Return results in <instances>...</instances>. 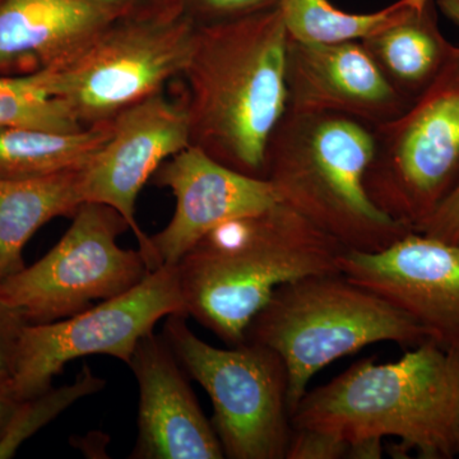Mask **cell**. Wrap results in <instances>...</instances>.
<instances>
[{
	"label": "cell",
	"instance_id": "6da1fadb",
	"mask_svg": "<svg viewBox=\"0 0 459 459\" xmlns=\"http://www.w3.org/2000/svg\"><path fill=\"white\" fill-rule=\"evenodd\" d=\"M289 42L279 7L195 25L186 80L190 144L264 179L268 142L287 111Z\"/></svg>",
	"mask_w": 459,
	"mask_h": 459
},
{
	"label": "cell",
	"instance_id": "7a4b0ae2",
	"mask_svg": "<svg viewBox=\"0 0 459 459\" xmlns=\"http://www.w3.org/2000/svg\"><path fill=\"white\" fill-rule=\"evenodd\" d=\"M346 250L282 202L223 223L175 264L186 316L238 346L280 286L338 273Z\"/></svg>",
	"mask_w": 459,
	"mask_h": 459
},
{
	"label": "cell",
	"instance_id": "3957f363",
	"mask_svg": "<svg viewBox=\"0 0 459 459\" xmlns=\"http://www.w3.org/2000/svg\"><path fill=\"white\" fill-rule=\"evenodd\" d=\"M292 427L318 429L343 439L397 437L395 458L457 455L459 347L428 342L400 360L364 359L327 385L307 391L292 415Z\"/></svg>",
	"mask_w": 459,
	"mask_h": 459
},
{
	"label": "cell",
	"instance_id": "277c9868",
	"mask_svg": "<svg viewBox=\"0 0 459 459\" xmlns=\"http://www.w3.org/2000/svg\"><path fill=\"white\" fill-rule=\"evenodd\" d=\"M374 147V128L360 120L287 110L268 142L263 177L280 202L347 250L380 252L413 230L383 213L368 195Z\"/></svg>",
	"mask_w": 459,
	"mask_h": 459
},
{
	"label": "cell",
	"instance_id": "5b68a950",
	"mask_svg": "<svg viewBox=\"0 0 459 459\" xmlns=\"http://www.w3.org/2000/svg\"><path fill=\"white\" fill-rule=\"evenodd\" d=\"M430 341L415 320L338 273L285 283L247 329L246 342L273 350L285 364L291 416L310 380L332 362L379 342L403 347Z\"/></svg>",
	"mask_w": 459,
	"mask_h": 459
},
{
	"label": "cell",
	"instance_id": "8992f818",
	"mask_svg": "<svg viewBox=\"0 0 459 459\" xmlns=\"http://www.w3.org/2000/svg\"><path fill=\"white\" fill-rule=\"evenodd\" d=\"M186 318L166 316L162 336L211 398V422L225 458L286 459L292 416L282 359L258 343L212 346L189 328Z\"/></svg>",
	"mask_w": 459,
	"mask_h": 459
},
{
	"label": "cell",
	"instance_id": "52a82bcc",
	"mask_svg": "<svg viewBox=\"0 0 459 459\" xmlns=\"http://www.w3.org/2000/svg\"><path fill=\"white\" fill-rule=\"evenodd\" d=\"M195 32L186 14L117 18L65 65L33 74L83 126L108 122L183 75Z\"/></svg>",
	"mask_w": 459,
	"mask_h": 459
},
{
	"label": "cell",
	"instance_id": "ba28073f",
	"mask_svg": "<svg viewBox=\"0 0 459 459\" xmlns=\"http://www.w3.org/2000/svg\"><path fill=\"white\" fill-rule=\"evenodd\" d=\"M374 133L365 188L383 213L416 231L459 184V48L439 78Z\"/></svg>",
	"mask_w": 459,
	"mask_h": 459
},
{
	"label": "cell",
	"instance_id": "9c48e42d",
	"mask_svg": "<svg viewBox=\"0 0 459 459\" xmlns=\"http://www.w3.org/2000/svg\"><path fill=\"white\" fill-rule=\"evenodd\" d=\"M126 230L131 229L117 210L84 202L49 253L0 283V301L18 310L27 325H42L129 291L151 270L140 249L117 246Z\"/></svg>",
	"mask_w": 459,
	"mask_h": 459
},
{
	"label": "cell",
	"instance_id": "30bf717a",
	"mask_svg": "<svg viewBox=\"0 0 459 459\" xmlns=\"http://www.w3.org/2000/svg\"><path fill=\"white\" fill-rule=\"evenodd\" d=\"M169 316H186L177 265H161L129 291L69 318L26 325L11 388L17 401L53 386L68 362L108 355L128 365L138 342Z\"/></svg>",
	"mask_w": 459,
	"mask_h": 459
},
{
	"label": "cell",
	"instance_id": "8fae6325",
	"mask_svg": "<svg viewBox=\"0 0 459 459\" xmlns=\"http://www.w3.org/2000/svg\"><path fill=\"white\" fill-rule=\"evenodd\" d=\"M111 122L110 138L81 170V193L83 202L108 205L122 214L148 264L150 238L135 220V202L160 166L190 146L186 92L172 100L159 91L124 108Z\"/></svg>",
	"mask_w": 459,
	"mask_h": 459
},
{
	"label": "cell",
	"instance_id": "7c38bea8",
	"mask_svg": "<svg viewBox=\"0 0 459 459\" xmlns=\"http://www.w3.org/2000/svg\"><path fill=\"white\" fill-rule=\"evenodd\" d=\"M341 272L406 314L439 346L459 347V247L411 231L380 252L346 250Z\"/></svg>",
	"mask_w": 459,
	"mask_h": 459
},
{
	"label": "cell",
	"instance_id": "4fadbf2b",
	"mask_svg": "<svg viewBox=\"0 0 459 459\" xmlns=\"http://www.w3.org/2000/svg\"><path fill=\"white\" fill-rule=\"evenodd\" d=\"M152 179L159 188L171 190L177 207L166 228L148 237L151 272L178 264L223 223L261 213L280 202L267 179L234 170L192 144L160 166Z\"/></svg>",
	"mask_w": 459,
	"mask_h": 459
},
{
	"label": "cell",
	"instance_id": "5bb4252c",
	"mask_svg": "<svg viewBox=\"0 0 459 459\" xmlns=\"http://www.w3.org/2000/svg\"><path fill=\"white\" fill-rule=\"evenodd\" d=\"M287 110L343 115L377 128L412 105L389 83L361 41L303 42L286 51Z\"/></svg>",
	"mask_w": 459,
	"mask_h": 459
},
{
	"label": "cell",
	"instance_id": "9a60e30c",
	"mask_svg": "<svg viewBox=\"0 0 459 459\" xmlns=\"http://www.w3.org/2000/svg\"><path fill=\"white\" fill-rule=\"evenodd\" d=\"M138 389V437L134 459L225 458L211 420L164 336L148 333L133 352Z\"/></svg>",
	"mask_w": 459,
	"mask_h": 459
},
{
	"label": "cell",
	"instance_id": "2e32d148",
	"mask_svg": "<svg viewBox=\"0 0 459 459\" xmlns=\"http://www.w3.org/2000/svg\"><path fill=\"white\" fill-rule=\"evenodd\" d=\"M115 20L92 0H0V77L65 65Z\"/></svg>",
	"mask_w": 459,
	"mask_h": 459
},
{
	"label": "cell",
	"instance_id": "e0dca14e",
	"mask_svg": "<svg viewBox=\"0 0 459 459\" xmlns=\"http://www.w3.org/2000/svg\"><path fill=\"white\" fill-rule=\"evenodd\" d=\"M361 42L389 83L412 104L458 51L440 31L435 0H427L400 22Z\"/></svg>",
	"mask_w": 459,
	"mask_h": 459
},
{
	"label": "cell",
	"instance_id": "ac0fdd59",
	"mask_svg": "<svg viewBox=\"0 0 459 459\" xmlns=\"http://www.w3.org/2000/svg\"><path fill=\"white\" fill-rule=\"evenodd\" d=\"M81 170L0 179V283L26 267L23 247L45 223L74 217L84 204Z\"/></svg>",
	"mask_w": 459,
	"mask_h": 459
},
{
	"label": "cell",
	"instance_id": "d6986e66",
	"mask_svg": "<svg viewBox=\"0 0 459 459\" xmlns=\"http://www.w3.org/2000/svg\"><path fill=\"white\" fill-rule=\"evenodd\" d=\"M111 120L74 133L0 128V179H29L83 169L110 138Z\"/></svg>",
	"mask_w": 459,
	"mask_h": 459
},
{
	"label": "cell",
	"instance_id": "ffe728a7",
	"mask_svg": "<svg viewBox=\"0 0 459 459\" xmlns=\"http://www.w3.org/2000/svg\"><path fill=\"white\" fill-rule=\"evenodd\" d=\"M427 0H397L373 13H350L329 0H277L287 33L303 42L362 41L400 22Z\"/></svg>",
	"mask_w": 459,
	"mask_h": 459
},
{
	"label": "cell",
	"instance_id": "44dd1931",
	"mask_svg": "<svg viewBox=\"0 0 459 459\" xmlns=\"http://www.w3.org/2000/svg\"><path fill=\"white\" fill-rule=\"evenodd\" d=\"M105 385V379L95 376L89 365H83L82 370L78 373L72 385L59 388L50 386L40 394L18 401L13 413L0 435V459L14 457L27 439L47 427L75 402L99 394Z\"/></svg>",
	"mask_w": 459,
	"mask_h": 459
},
{
	"label": "cell",
	"instance_id": "7402d4cb",
	"mask_svg": "<svg viewBox=\"0 0 459 459\" xmlns=\"http://www.w3.org/2000/svg\"><path fill=\"white\" fill-rule=\"evenodd\" d=\"M0 128L74 133L86 126L62 100L42 89L31 74L0 77Z\"/></svg>",
	"mask_w": 459,
	"mask_h": 459
},
{
	"label": "cell",
	"instance_id": "603a6c76",
	"mask_svg": "<svg viewBox=\"0 0 459 459\" xmlns=\"http://www.w3.org/2000/svg\"><path fill=\"white\" fill-rule=\"evenodd\" d=\"M349 440L318 429L292 427L286 459H346Z\"/></svg>",
	"mask_w": 459,
	"mask_h": 459
},
{
	"label": "cell",
	"instance_id": "cb8c5ba5",
	"mask_svg": "<svg viewBox=\"0 0 459 459\" xmlns=\"http://www.w3.org/2000/svg\"><path fill=\"white\" fill-rule=\"evenodd\" d=\"M276 5L277 0H184V13L195 25H207Z\"/></svg>",
	"mask_w": 459,
	"mask_h": 459
},
{
	"label": "cell",
	"instance_id": "d4e9b609",
	"mask_svg": "<svg viewBox=\"0 0 459 459\" xmlns=\"http://www.w3.org/2000/svg\"><path fill=\"white\" fill-rule=\"evenodd\" d=\"M26 325L25 318L18 310L0 301V385L11 383Z\"/></svg>",
	"mask_w": 459,
	"mask_h": 459
},
{
	"label": "cell",
	"instance_id": "484cf974",
	"mask_svg": "<svg viewBox=\"0 0 459 459\" xmlns=\"http://www.w3.org/2000/svg\"><path fill=\"white\" fill-rule=\"evenodd\" d=\"M416 232L459 247V184Z\"/></svg>",
	"mask_w": 459,
	"mask_h": 459
},
{
	"label": "cell",
	"instance_id": "4316f807",
	"mask_svg": "<svg viewBox=\"0 0 459 459\" xmlns=\"http://www.w3.org/2000/svg\"><path fill=\"white\" fill-rule=\"evenodd\" d=\"M117 18H170L183 16L184 0H92Z\"/></svg>",
	"mask_w": 459,
	"mask_h": 459
},
{
	"label": "cell",
	"instance_id": "83f0119b",
	"mask_svg": "<svg viewBox=\"0 0 459 459\" xmlns=\"http://www.w3.org/2000/svg\"><path fill=\"white\" fill-rule=\"evenodd\" d=\"M17 403V398L14 397L13 392H12L11 383L0 385V435L4 430L5 425H7Z\"/></svg>",
	"mask_w": 459,
	"mask_h": 459
},
{
	"label": "cell",
	"instance_id": "f1b7e54d",
	"mask_svg": "<svg viewBox=\"0 0 459 459\" xmlns=\"http://www.w3.org/2000/svg\"><path fill=\"white\" fill-rule=\"evenodd\" d=\"M437 7L459 29V0H435Z\"/></svg>",
	"mask_w": 459,
	"mask_h": 459
},
{
	"label": "cell",
	"instance_id": "f546056e",
	"mask_svg": "<svg viewBox=\"0 0 459 459\" xmlns=\"http://www.w3.org/2000/svg\"><path fill=\"white\" fill-rule=\"evenodd\" d=\"M457 455H459V434H458V439H457Z\"/></svg>",
	"mask_w": 459,
	"mask_h": 459
}]
</instances>
